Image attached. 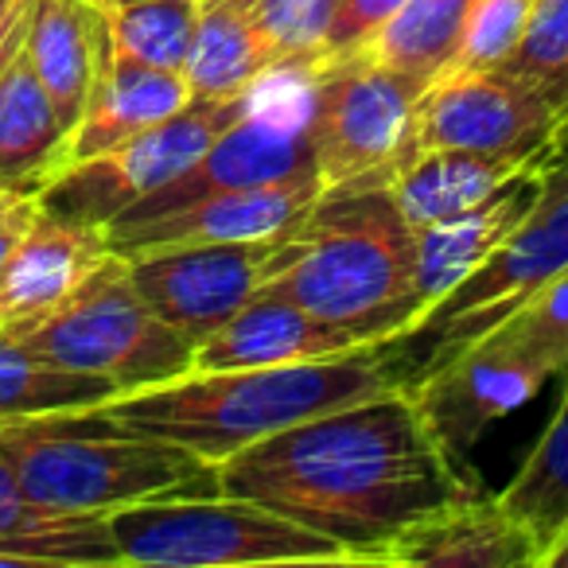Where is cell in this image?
I'll return each instance as SVG.
<instances>
[{
	"label": "cell",
	"mask_w": 568,
	"mask_h": 568,
	"mask_svg": "<svg viewBox=\"0 0 568 568\" xmlns=\"http://www.w3.org/2000/svg\"><path fill=\"white\" fill-rule=\"evenodd\" d=\"M568 268V168L545 164L537 203L503 245L464 284H456L402 343L425 339V355L409 366V382L440 366L479 335L495 332L510 312L537 296Z\"/></svg>",
	"instance_id": "ba28073f"
},
{
	"label": "cell",
	"mask_w": 568,
	"mask_h": 568,
	"mask_svg": "<svg viewBox=\"0 0 568 568\" xmlns=\"http://www.w3.org/2000/svg\"><path fill=\"white\" fill-rule=\"evenodd\" d=\"M12 4H17V0H0V12H4V9H12Z\"/></svg>",
	"instance_id": "f35d334b"
},
{
	"label": "cell",
	"mask_w": 568,
	"mask_h": 568,
	"mask_svg": "<svg viewBox=\"0 0 568 568\" xmlns=\"http://www.w3.org/2000/svg\"><path fill=\"white\" fill-rule=\"evenodd\" d=\"M397 568H537L541 545L498 498L467 495L409 521L378 552Z\"/></svg>",
	"instance_id": "5bb4252c"
},
{
	"label": "cell",
	"mask_w": 568,
	"mask_h": 568,
	"mask_svg": "<svg viewBox=\"0 0 568 568\" xmlns=\"http://www.w3.org/2000/svg\"><path fill=\"white\" fill-rule=\"evenodd\" d=\"M105 518L121 565L136 568L358 565L335 537L234 495L156 498L121 506Z\"/></svg>",
	"instance_id": "5b68a950"
},
{
	"label": "cell",
	"mask_w": 568,
	"mask_h": 568,
	"mask_svg": "<svg viewBox=\"0 0 568 568\" xmlns=\"http://www.w3.org/2000/svg\"><path fill=\"white\" fill-rule=\"evenodd\" d=\"M20 199H28V195H20V191H12V187H0V211H9V206H17Z\"/></svg>",
	"instance_id": "8d00e7d4"
},
{
	"label": "cell",
	"mask_w": 568,
	"mask_h": 568,
	"mask_svg": "<svg viewBox=\"0 0 568 568\" xmlns=\"http://www.w3.org/2000/svg\"><path fill=\"white\" fill-rule=\"evenodd\" d=\"M261 293L366 343H402L420 324L417 230L386 187H332L276 234Z\"/></svg>",
	"instance_id": "3957f363"
},
{
	"label": "cell",
	"mask_w": 568,
	"mask_h": 568,
	"mask_svg": "<svg viewBox=\"0 0 568 568\" xmlns=\"http://www.w3.org/2000/svg\"><path fill=\"white\" fill-rule=\"evenodd\" d=\"M273 245L276 234L253 242L160 245L125 257V265L149 308L199 347L261 293Z\"/></svg>",
	"instance_id": "8fae6325"
},
{
	"label": "cell",
	"mask_w": 568,
	"mask_h": 568,
	"mask_svg": "<svg viewBox=\"0 0 568 568\" xmlns=\"http://www.w3.org/2000/svg\"><path fill=\"white\" fill-rule=\"evenodd\" d=\"M405 382H409L405 347L382 343L316 363L191 371L136 394H118L94 409L51 413V420L79 433H133L180 444L211 464H222L281 428L389 394Z\"/></svg>",
	"instance_id": "7a4b0ae2"
},
{
	"label": "cell",
	"mask_w": 568,
	"mask_h": 568,
	"mask_svg": "<svg viewBox=\"0 0 568 568\" xmlns=\"http://www.w3.org/2000/svg\"><path fill=\"white\" fill-rule=\"evenodd\" d=\"M0 456L43 506L113 514L133 503L222 495L219 464L133 433H79L51 417L0 425Z\"/></svg>",
	"instance_id": "277c9868"
},
{
	"label": "cell",
	"mask_w": 568,
	"mask_h": 568,
	"mask_svg": "<svg viewBox=\"0 0 568 568\" xmlns=\"http://www.w3.org/2000/svg\"><path fill=\"white\" fill-rule=\"evenodd\" d=\"M276 67H288V59L234 0H203L195 43H191V55L183 63V79H187L191 94L237 98Z\"/></svg>",
	"instance_id": "603a6c76"
},
{
	"label": "cell",
	"mask_w": 568,
	"mask_h": 568,
	"mask_svg": "<svg viewBox=\"0 0 568 568\" xmlns=\"http://www.w3.org/2000/svg\"><path fill=\"white\" fill-rule=\"evenodd\" d=\"M234 4L276 43V51L288 63H320L324 59L335 0H234Z\"/></svg>",
	"instance_id": "f546056e"
},
{
	"label": "cell",
	"mask_w": 568,
	"mask_h": 568,
	"mask_svg": "<svg viewBox=\"0 0 568 568\" xmlns=\"http://www.w3.org/2000/svg\"><path fill=\"white\" fill-rule=\"evenodd\" d=\"M250 102L253 87L237 98H191L180 113L129 136L118 149L63 164L36 191V203L67 222L105 230L149 191L175 180L214 136L250 110Z\"/></svg>",
	"instance_id": "9c48e42d"
},
{
	"label": "cell",
	"mask_w": 568,
	"mask_h": 568,
	"mask_svg": "<svg viewBox=\"0 0 568 568\" xmlns=\"http://www.w3.org/2000/svg\"><path fill=\"white\" fill-rule=\"evenodd\" d=\"M537 568H568V526H565V534L541 552V565Z\"/></svg>",
	"instance_id": "e575fe53"
},
{
	"label": "cell",
	"mask_w": 568,
	"mask_h": 568,
	"mask_svg": "<svg viewBox=\"0 0 568 568\" xmlns=\"http://www.w3.org/2000/svg\"><path fill=\"white\" fill-rule=\"evenodd\" d=\"M529 9H534V0H475L464 43H459L448 71L503 67L514 55V48H518Z\"/></svg>",
	"instance_id": "4dcf8cb0"
},
{
	"label": "cell",
	"mask_w": 568,
	"mask_h": 568,
	"mask_svg": "<svg viewBox=\"0 0 568 568\" xmlns=\"http://www.w3.org/2000/svg\"><path fill=\"white\" fill-rule=\"evenodd\" d=\"M428 82L363 51L320 59L308 90V144L324 191L382 187L413 149V110Z\"/></svg>",
	"instance_id": "52a82bcc"
},
{
	"label": "cell",
	"mask_w": 568,
	"mask_h": 568,
	"mask_svg": "<svg viewBox=\"0 0 568 568\" xmlns=\"http://www.w3.org/2000/svg\"><path fill=\"white\" fill-rule=\"evenodd\" d=\"M0 565H121L105 514L43 506L0 456Z\"/></svg>",
	"instance_id": "44dd1931"
},
{
	"label": "cell",
	"mask_w": 568,
	"mask_h": 568,
	"mask_svg": "<svg viewBox=\"0 0 568 568\" xmlns=\"http://www.w3.org/2000/svg\"><path fill=\"white\" fill-rule=\"evenodd\" d=\"M191 98L195 94H191L183 71H160V67L133 63V59H118L110 51L94 79L79 125L71 129L67 164L118 149L129 136L180 113Z\"/></svg>",
	"instance_id": "ffe728a7"
},
{
	"label": "cell",
	"mask_w": 568,
	"mask_h": 568,
	"mask_svg": "<svg viewBox=\"0 0 568 568\" xmlns=\"http://www.w3.org/2000/svg\"><path fill=\"white\" fill-rule=\"evenodd\" d=\"M475 0H405L402 9L363 43V55L402 71L409 79L433 82L444 74L464 43Z\"/></svg>",
	"instance_id": "d4e9b609"
},
{
	"label": "cell",
	"mask_w": 568,
	"mask_h": 568,
	"mask_svg": "<svg viewBox=\"0 0 568 568\" xmlns=\"http://www.w3.org/2000/svg\"><path fill=\"white\" fill-rule=\"evenodd\" d=\"M9 332L67 371L113 382L118 394H136L195 371V343L149 308L118 253H110L63 304Z\"/></svg>",
	"instance_id": "8992f818"
},
{
	"label": "cell",
	"mask_w": 568,
	"mask_h": 568,
	"mask_svg": "<svg viewBox=\"0 0 568 568\" xmlns=\"http://www.w3.org/2000/svg\"><path fill=\"white\" fill-rule=\"evenodd\" d=\"M405 0H335L332 24H327L324 59L347 55V51L363 48Z\"/></svg>",
	"instance_id": "1f68e13d"
},
{
	"label": "cell",
	"mask_w": 568,
	"mask_h": 568,
	"mask_svg": "<svg viewBox=\"0 0 568 568\" xmlns=\"http://www.w3.org/2000/svg\"><path fill=\"white\" fill-rule=\"evenodd\" d=\"M324 195V180L316 172L296 180L265 183V187L226 191V195L199 199L172 214H156L144 222H113L105 226V245L118 257H133L160 245H191V242H253L273 237L301 222L312 203Z\"/></svg>",
	"instance_id": "4fadbf2b"
},
{
	"label": "cell",
	"mask_w": 568,
	"mask_h": 568,
	"mask_svg": "<svg viewBox=\"0 0 568 568\" xmlns=\"http://www.w3.org/2000/svg\"><path fill=\"white\" fill-rule=\"evenodd\" d=\"M28 17H32V0H17L12 9L0 12V74L9 71V63L20 55V48H24Z\"/></svg>",
	"instance_id": "836d02e7"
},
{
	"label": "cell",
	"mask_w": 568,
	"mask_h": 568,
	"mask_svg": "<svg viewBox=\"0 0 568 568\" xmlns=\"http://www.w3.org/2000/svg\"><path fill=\"white\" fill-rule=\"evenodd\" d=\"M105 257V230L79 226L40 206L0 273V327L40 320L43 312L63 304Z\"/></svg>",
	"instance_id": "e0dca14e"
},
{
	"label": "cell",
	"mask_w": 568,
	"mask_h": 568,
	"mask_svg": "<svg viewBox=\"0 0 568 568\" xmlns=\"http://www.w3.org/2000/svg\"><path fill=\"white\" fill-rule=\"evenodd\" d=\"M565 110L557 98L503 67L444 71L413 110V149H467L549 160Z\"/></svg>",
	"instance_id": "30bf717a"
},
{
	"label": "cell",
	"mask_w": 568,
	"mask_h": 568,
	"mask_svg": "<svg viewBox=\"0 0 568 568\" xmlns=\"http://www.w3.org/2000/svg\"><path fill=\"white\" fill-rule=\"evenodd\" d=\"M495 332L537 355L552 371V378L568 386V268L537 296H529L518 312H510Z\"/></svg>",
	"instance_id": "f1b7e54d"
},
{
	"label": "cell",
	"mask_w": 568,
	"mask_h": 568,
	"mask_svg": "<svg viewBox=\"0 0 568 568\" xmlns=\"http://www.w3.org/2000/svg\"><path fill=\"white\" fill-rule=\"evenodd\" d=\"M110 397H118L113 382L67 371L36 347H28L17 332L0 327V425L94 409Z\"/></svg>",
	"instance_id": "cb8c5ba5"
},
{
	"label": "cell",
	"mask_w": 568,
	"mask_h": 568,
	"mask_svg": "<svg viewBox=\"0 0 568 568\" xmlns=\"http://www.w3.org/2000/svg\"><path fill=\"white\" fill-rule=\"evenodd\" d=\"M549 164H565L568 168V113H565V121H560L552 144H549Z\"/></svg>",
	"instance_id": "d590c367"
},
{
	"label": "cell",
	"mask_w": 568,
	"mask_h": 568,
	"mask_svg": "<svg viewBox=\"0 0 568 568\" xmlns=\"http://www.w3.org/2000/svg\"><path fill=\"white\" fill-rule=\"evenodd\" d=\"M529 534L537 537L541 552L565 534L568 526V386L557 413L545 425L541 440L518 467L514 483L495 495Z\"/></svg>",
	"instance_id": "484cf974"
},
{
	"label": "cell",
	"mask_w": 568,
	"mask_h": 568,
	"mask_svg": "<svg viewBox=\"0 0 568 568\" xmlns=\"http://www.w3.org/2000/svg\"><path fill=\"white\" fill-rule=\"evenodd\" d=\"M24 55L63 125L74 129L110 55L105 12L90 0H32Z\"/></svg>",
	"instance_id": "d6986e66"
},
{
	"label": "cell",
	"mask_w": 568,
	"mask_h": 568,
	"mask_svg": "<svg viewBox=\"0 0 568 568\" xmlns=\"http://www.w3.org/2000/svg\"><path fill=\"white\" fill-rule=\"evenodd\" d=\"M71 129L36 79L24 48L0 74V187L36 195L67 164Z\"/></svg>",
	"instance_id": "7402d4cb"
},
{
	"label": "cell",
	"mask_w": 568,
	"mask_h": 568,
	"mask_svg": "<svg viewBox=\"0 0 568 568\" xmlns=\"http://www.w3.org/2000/svg\"><path fill=\"white\" fill-rule=\"evenodd\" d=\"M366 343L358 332L327 320L308 316L296 304L281 296L257 293L234 320L206 335L195 347V371H245V366H288V363H316V358L351 355Z\"/></svg>",
	"instance_id": "9a60e30c"
},
{
	"label": "cell",
	"mask_w": 568,
	"mask_h": 568,
	"mask_svg": "<svg viewBox=\"0 0 568 568\" xmlns=\"http://www.w3.org/2000/svg\"><path fill=\"white\" fill-rule=\"evenodd\" d=\"M105 12V36L118 59L160 71H183L199 32L203 0H133Z\"/></svg>",
	"instance_id": "4316f807"
},
{
	"label": "cell",
	"mask_w": 568,
	"mask_h": 568,
	"mask_svg": "<svg viewBox=\"0 0 568 568\" xmlns=\"http://www.w3.org/2000/svg\"><path fill=\"white\" fill-rule=\"evenodd\" d=\"M537 160L467 149H409L382 187L389 191L413 230H425L487 203L495 191H503L514 175H521Z\"/></svg>",
	"instance_id": "ac0fdd59"
},
{
	"label": "cell",
	"mask_w": 568,
	"mask_h": 568,
	"mask_svg": "<svg viewBox=\"0 0 568 568\" xmlns=\"http://www.w3.org/2000/svg\"><path fill=\"white\" fill-rule=\"evenodd\" d=\"M503 71L541 87L568 113V0H534L518 48Z\"/></svg>",
	"instance_id": "83f0119b"
},
{
	"label": "cell",
	"mask_w": 568,
	"mask_h": 568,
	"mask_svg": "<svg viewBox=\"0 0 568 568\" xmlns=\"http://www.w3.org/2000/svg\"><path fill=\"white\" fill-rule=\"evenodd\" d=\"M36 211H40V203H36V195L20 199L17 206H9V211H0V273H4V265H9V257L17 253L20 237L28 234V226H32Z\"/></svg>",
	"instance_id": "d6a6232c"
},
{
	"label": "cell",
	"mask_w": 568,
	"mask_h": 568,
	"mask_svg": "<svg viewBox=\"0 0 568 568\" xmlns=\"http://www.w3.org/2000/svg\"><path fill=\"white\" fill-rule=\"evenodd\" d=\"M549 160H537L521 175H514L503 191L487 199V203L471 206V211L444 219L436 226L417 230V296H420V320L444 301V296L464 284L498 245L510 237V230L534 211L537 191H541V175ZM420 327V324H417ZM413 327V332H417ZM405 343V339H402Z\"/></svg>",
	"instance_id": "2e32d148"
},
{
	"label": "cell",
	"mask_w": 568,
	"mask_h": 568,
	"mask_svg": "<svg viewBox=\"0 0 568 568\" xmlns=\"http://www.w3.org/2000/svg\"><path fill=\"white\" fill-rule=\"evenodd\" d=\"M118 4H133V0H118Z\"/></svg>",
	"instance_id": "ab89813d"
},
{
	"label": "cell",
	"mask_w": 568,
	"mask_h": 568,
	"mask_svg": "<svg viewBox=\"0 0 568 568\" xmlns=\"http://www.w3.org/2000/svg\"><path fill=\"white\" fill-rule=\"evenodd\" d=\"M545 382H552V371L541 358L506 339L503 332H487L428 374L405 382V389L413 394L436 440L456 459H467L483 433L506 413L534 402Z\"/></svg>",
	"instance_id": "7c38bea8"
},
{
	"label": "cell",
	"mask_w": 568,
	"mask_h": 568,
	"mask_svg": "<svg viewBox=\"0 0 568 568\" xmlns=\"http://www.w3.org/2000/svg\"><path fill=\"white\" fill-rule=\"evenodd\" d=\"M90 4H98V9H113L118 0H90Z\"/></svg>",
	"instance_id": "74e56055"
},
{
	"label": "cell",
	"mask_w": 568,
	"mask_h": 568,
	"mask_svg": "<svg viewBox=\"0 0 568 568\" xmlns=\"http://www.w3.org/2000/svg\"><path fill=\"white\" fill-rule=\"evenodd\" d=\"M219 475L222 495L335 537L358 565H378L382 545L409 521L483 490L405 386L281 428L222 459Z\"/></svg>",
	"instance_id": "6da1fadb"
}]
</instances>
